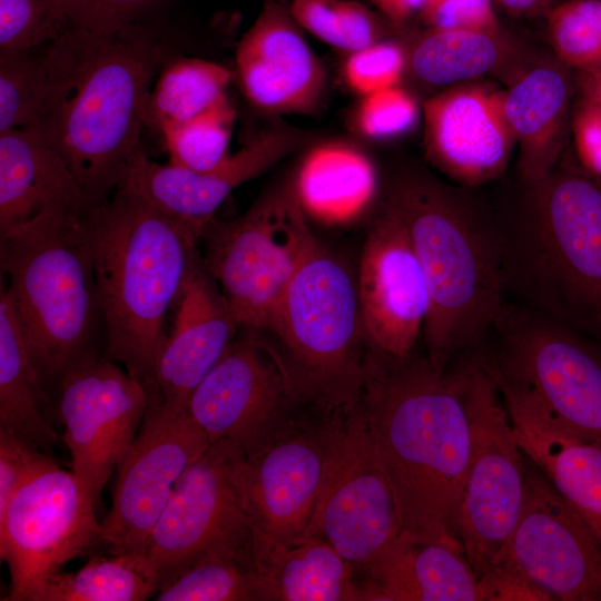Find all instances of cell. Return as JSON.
<instances>
[{
	"instance_id": "6da1fadb",
	"label": "cell",
	"mask_w": 601,
	"mask_h": 601,
	"mask_svg": "<svg viewBox=\"0 0 601 601\" xmlns=\"http://www.w3.org/2000/svg\"><path fill=\"white\" fill-rule=\"evenodd\" d=\"M177 13L109 35L73 26L49 42L51 83L33 124L73 174L89 206L111 198L140 146L156 77L186 56Z\"/></svg>"
},
{
	"instance_id": "7a4b0ae2",
	"label": "cell",
	"mask_w": 601,
	"mask_h": 601,
	"mask_svg": "<svg viewBox=\"0 0 601 601\" xmlns=\"http://www.w3.org/2000/svg\"><path fill=\"white\" fill-rule=\"evenodd\" d=\"M471 358L454 370L427 355L370 349L359 391L397 505L401 534L463 552L460 511L471 449Z\"/></svg>"
},
{
	"instance_id": "3957f363",
	"label": "cell",
	"mask_w": 601,
	"mask_h": 601,
	"mask_svg": "<svg viewBox=\"0 0 601 601\" xmlns=\"http://www.w3.org/2000/svg\"><path fill=\"white\" fill-rule=\"evenodd\" d=\"M85 228L106 335V357L158 401L156 365L165 322L201 256V229L122 184L89 206Z\"/></svg>"
},
{
	"instance_id": "277c9868",
	"label": "cell",
	"mask_w": 601,
	"mask_h": 601,
	"mask_svg": "<svg viewBox=\"0 0 601 601\" xmlns=\"http://www.w3.org/2000/svg\"><path fill=\"white\" fill-rule=\"evenodd\" d=\"M386 201L401 217L426 280V355L447 368L453 356L481 345L506 305L496 225L424 176L401 177Z\"/></svg>"
},
{
	"instance_id": "5b68a950",
	"label": "cell",
	"mask_w": 601,
	"mask_h": 601,
	"mask_svg": "<svg viewBox=\"0 0 601 601\" xmlns=\"http://www.w3.org/2000/svg\"><path fill=\"white\" fill-rule=\"evenodd\" d=\"M525 184L529 198L520 219L495 223L505 298L601 334V183L582 170L555 167Z\"/></svg>"
},
{
	"instance_id": "8992f818",
	"label": "cell",
	"mask_w": 601,
	"mask_h": 601,
	"mask_svg": "<svg viewBox=\"0 0 601 601\" xmlns=\"http://www.w3.org/2000/svg\"><path fill=\"white\" fill-rule=\"evenodd\" d=\"M86 210H48L0 234L1 272L45 385L97 356L102 318Z\"/></svg>"
},
{
	"instance_id": "52a82bcc",
	"label": "cell",
	"mask_w": 601,
	"mask_h": 601,
	"mask_svg": "<svg viewBox=\"0 0 601 601\" xmlns=\"http://www.w3.org/2000/svg\"><path fill=\"white\" fill-rule=\"evenodd\" d=\"M270 334L283 346L295 402L331 410L358 396L372 346L356 276L318 240L295 272Z\"/></svg>"
},
{
	"instance_id": "ba28073f",
	"label": "cell",
	"mask_w": 601,
	"mask_h": 601,
	"mask_svg": "<svg viewBox=\"0 0 601 601\" xmlns=\"http://www.w3.org/2000/svg\"><path fill=\"white\" fill-rule=\"evenodd\" d=\"M492 333L496 345L483 358L499 387L601 447V346L573 326L508 303Z\"/></svg>"
},
{
	"instance_id": "9c48e42d",
	"label": "cell",
	"mask_w": 601,
	"mask_h": 601,
	"mask_svg": "<svg viewBox=\"0 0 601 601\" xmlns=\"http://www.w3.org/2000/svg\"><path fill=\"white\" fill-rule=\"evenodd\" d=\"M292 184L262 195L240 217L211 218L201 260L239 328L273 331L285 292L317 238Z\"/></svg>"
},
{
	"instance_id": "30bf717a",
	"label": "cell",
	"mask_w": 601,
	"mask_h": 601,
	"mask_svg": "<svg viewBox=\"0 0 601 601\" xmlns=\"http://www.w3.org/2000/svg\"><path fill=\"white\" fill-rule=\"evenodd\" d=\"M471 449L460 511L463 552L477 580L501 561L525 491V454L482 355L467 385Z\"/></svg>"
},
{
	"instance_id": "8fae6325",
	"label": "cell",
	"mask_w": 601,
	"mask_h": 601,
	"mask_svg": "<svg viewBox=\"0 0 601 601\" xmlns=\"http://www.w3.org/2000/svg\"><path fill=\"white\" fill-rule=\"evenodd\" d=\"M333 411L325 424L324 480L304 536H319L352 565L364 566L400 534V516L359 395Z\"/></svg>"
},
{
	"instance_id": "7c38bea8",
	"label": "cell",
	"mask_w": 601,
	"mask_h": 601,
	"mask_svg": "<svg viewBox=\"0 0 601 601\" xmlns=\"http://www.w3.org/2000/svg\"><path fill=\"white\" fill-rule=\"evenodd\" d=\"M97 506L76 475L57 462L16 492L0 515V556L9 569L6 601H35L73 558L101 543Z\"/></svg>"
},
{
	"instance_id": "4fadbf2b",
	"label": "cell",
	"mask_w": 601,
	"mask_h": 601,
	"mask_svg": "<svg viewBox=\"0 0 601 601\" xmlns=\"http://www.w3.org/2000/svg\"><path fill=\"white\" fill-rule=\"evenodd\" d=\"M245 455L230 442L211 443L178 479L145 550L160 579L208 552H230L254 563L240 485Z\"/></svg>"
},
{
	"instance_id": "5bb4252c",
	"label": "cell",
	"mask_w": 601,
	"mask_h": 601,
	"mask_svg": "<svg viewBox=\"0 0 601 601\" xmlns=\"http://www.w3.org/2000/svg\"><path fill=\"white\" fill-rule=\"evenodd\" d=\"M150 400L120 364L98 355L58 382L56 415L71 471L98 508L100 495L134 442Z\"/></svg>"
},
{
	"instance_id": "9a60e30c",
	"label": "cell",
	"mask_w": 601,
	"mask_h": 601,
	"mask_svg": "<svg viewBox=\"0 0 601 601\" xmlns=\"http://www.w3.org/2000/svg\"><path fill=\"white\" fill-rule=\"evenodd\" d=\"M209 446L186 410L149 403L137 436L116 469L101 543L111 553H145L176 482Z\"/></svg>"
},
{
	"instance_id": "2e32d148",
	"label": "cell",
	"mask_w": 601,
	"mask_h": 601,
	"mask_svg": "<svg viewBox=\"0 0 601 601\" xmlns=\"http://www.w3.org/2000/svg\"><path fill=\"white\" fill-rule=\"evenodd\" d=\"M240 329L193 391L186 411L210 444L227 441L248 454L277 432L274 426L295 401L279 351L262 332Z\"/></svg>"
},
{
	"instance_id": "e0dca14e",
	"label": "cell",
	"mask_w": 601,
	"mask_h": 601,
	"mask_svg": "<svg viewBox=\"0 0 601 601\" xmlns=\"http://www.w3.org/2000/svg\"><path fill=\"white\" fill-rule=\"evenodd\" d=\"M502 560L554 600L601 601V544L526 455L524 501Z\"/></svg>"
},
{
	"instance_id": "ac0fdd59",
	"label": "cell",
	"mask_w": 601,
	"mask_h": 601,
	"mask_svg": "<svg viewBox=\"0 0 601 601\" xmlns=\"http://www.w3.org/2000/svg\"><path fill=\"white\" fill-rule=\"evenodd\" d=\"M356 282L370 345L395 357L411 355L423 335L428 292L406 228L387 201L367 231Z\"/></svg>"
},
{
	"instance_id": "d6986e66",
	"label": "cell",
	"mask_w": 601,
	"mask_h": 601,
	"mask_svg": "<svg viewBox=\"0 0 601 601\" xmlns=\"http://www.w3.org/2000/svg\"><path fill=\"white\" fill-rule=\"evenodd\" d=\"M327 461L325 426L277 431L245 455L240 485L253 530V552L264 544L304 536L323 484Z\"/></svg>"
},
{
	"instance_id": "ffe728a7",
	"label": "cell",
	"mask_w": 601,
	"mask_h": 601,
	"mask_svg": "<svg viewBox=\"0 0 601 601\" xmlns=\"http://www.w3.org/2000/svg\"><path fill=\"white\" fill-rule=\"evenodd\" d=\"M246 99L270 115H309L319 108L326 72L287 6L264 0L236 48Z\"/></svg>"
},
{
	"instance_id": "44dd1931",
	"label": "cell",
	"mask_w": 601,
	"mask_h": 601,
	"mask_svg": "<svg viewBox=\"0 0 601 601\" xmlns=\"http://www.w3.org/2000/svg\"><path fill=\"white\" fill-rule=\"evenodd\" d=\"M427 160L450 179L480 186L505 171L515 139L502 110V91L461 83L423 106Z\"/></svg>"
},
{
	"instance_id": "7402d4cb",
	"label": "cell",
	"mask_w": 601,
	"mask_h": 601,
	"mask_svg": "<svg viewBox=\"0 0 601 601\" xmlns=\"http://www.w3.org/2000/svg\"><path fill=\"white\" fill-rule=\"evenodd\" d=\"M305 139L299 130L274 127L255 135L238 151L204 171L155 162L140 147L129 164L124 184L203 231L234 189L270 169L298 149Z\"/></svg>"
},
{
	"instance_id": "603a6c76",
	"label": "cell",
	"mask_w": 601,
	"mask_h": 601,
	"mask_svg": "<svg viewBox=\"0 0 601 601\" xmlns=\"http://www.w3.org/2000/svg\"><path fill=\"white\" fill-rule=\"evenodd\" d=\"M238 329L200 258L177 300L173 328L158 356L157 402L186 410L190 394L225 355Z\"/></svg>"
},
{
	"instance_id": "cb8c5ba5",
	"label": "cell",
	"mask_w": 601,
	"mask_h": 601,
	"mask_svg": "<svg viewBox=\"0 0 601 601\" xmlns=\"http://www.w3.org/2000/svg\"><path fill=\"white\" fill-rule=\"evenodd\" d=\"M500 392L524 454L601 544V447L571 434L513 393Z\"/></svg>"
},
{
	"instance_id": "d4e9b609",
	"label": "cell",
	"mask_w": 601,
	"mask_h": 601,
	"mask_svg": "<svg viewBox=\"0 0 601 601\" xmlns=\"http://www.w3.org/2000/svg\"><path fill=\"white\" fill-rule=\"evenodd\" d=\"M574 78L566 66L541 65L502 91L505 121L519 147L524 183H535L558 164L571 122Z\"/></svg>"
},
{
	"instance_id": "484cf974",
	"label": "cell",
	"mask_w": 601,
	"mask_h": 601,
	"mask_svg": "<svg viewBox=\"0 0 601 601\" xmlns=\"http://www.w3.org/2000/svg\"><path fill=\"white\" fill-rule=\"evenodd\" d=\"M363 601H480L464 553L398 534L364 565Z\"/></svg>"
},
{
	"instance_id": "4316f807",
	"label": "cell",
	"mask_w": 601,
	"mask_h": 601,
	"mask_svg": "<svg viewBox=\"0 0 601 601\" xmlns=\"http://www.w3.org/2000/svg\"><path fill=\"white\" fill-rule=\"evenodd\" d=\"M88 207L73 174L52 147L26 129L0 131V234L48 210Z\"/></svg>"
},
{
	"instance_id": "83f0119b",
	"label": "cell",
	"mask_w": 601,
	"mask_h": 601,
	"mask_svg": "<svg viewBox=\"0 0 601 601\" xmlns=\"http://www.w3.org/2000/svg\"><path fill=\"white\" fill-rule=\"evenodd\" d=\"M253 560L258 600L363 601L352 564L319 536L259 545Z\"/></svg>"
},
{
	"instance_id": "f1b7e54d",
	"label": "cell",
	"mask_w": 601,
	"mask_h": 601,
	"mask_svg": "<svg viewBox=\"0 0 601 601\" xmlns=\"http://www.w3.org/2000/svg\"><path fill=\"white\" fill-rule=\"evenodd\" d=\"M292 187L307 218L344 224L370 208L377 190V175L374 164L359 148L325 142L306 154Z\"/></svg>"
},
{
	"instance_id": "f546056e",
	"label": "cell",
	"mask_w": 601,
	"mask_h": 601,
	"mask_svg": "<svg viewBox=\"0 0 601 601\" xmlns=\"http://www.w3.org/2000/svg\"><path fill=\"white\" fill-rule=\"evenodd\" d=\"M56 410L30 356L23 329L8 288L0 292V427L42 450L62 439L53 426Z\"/></svg>"
},
{
	"instance_id": "4dcf8cb0",
	"label": "cell",
	"mask_w": 601,
	"mask_h": 601,
	"mask_svg": "<svg viewBox=\"0 0 601 601\" xmlns=\"http://www.w3.org/2000/svg\"><path fill=\"white\" fill-rule=\"evenodd\" d=\"M508 48L501 30L428 28L406 49L407 68L427 85L456 86L496 69Z\"/></svg>"
},
{
	"instance_id": "1f68e13d",
	"label": "cell",
	"mask_w": 601,
	"mask_h": 601,
	"mask_svg": "<svg viewBox=\"0 0 601 601\" xmlns=\"http://www.w3.org/2000/svg\"><path fill=\"white\" fill-rule=\"evenodd\" d=\"M159 582L145 553L95 555L77 571L52 575L35 601H142L155 597Z\"/></svg>"
},
{
	"instance_id": "d6a6232c",
	"label": "cell",
	"mask_w": 601,
	"mask_h": 601,
	"mask_svg": "<svg viewBox=\"0 0 601 601\" xmlns=\"http://www.w3.org/2000/svg\"><path fill=\"white\" fill-rule=\"evenodd\" d=\"M231 73L224 66L181 56L157 76L145 106V127L160 135L215 105L226 96Z\"/></svg>"
},
{
	"instance_id": "836d02e7",
	"label": "cell",
	"mask_w": 601,
	"mask_h": 601,
	"mask_svg": "<svg viewBox=\"0 0 601 601\" xmlns=\"http://www.w3.org/2000/svg\"><path fill=\"white\" fill-rule=\"evenodd\" d=\"M157 601H249L257 599L256 572L249 559L208 552L161 577Z\"/></svg>"
},
{
	"instance_id": "e575fe53",
	"label": "cell",
	"mask_w": 601,
	"mask_h": 601,
	"mask_svg": "<svg viewBox=\"0 0 601 601\" xmlns=\"http://www.w3.org/2000/svg\"><path fill=\"white\" fill-rule=\"evenodd\" d=\"M48 43L0 50V131L28 129L39 115L50 89Z\"/></svg>"
},
{
	"instance_id": "d590c367",
	"label": "cell",
	"mask_w": 601,
	"mask_h": 601,
	"mask_svg": "<svg viewBox=\"0 0 601 601\" xmlns=\"http://www.w3.org/2000/svg\"><path fill=\"white\" fill-rule=\"evenodd\" d=\"M235 109L227 95L200 115L162 131L169 164L204 171L220 164L228 150Z\"/></svg>"
},
{
	"instance_id": "8d00e7d4",
	"label": "cell",
	"mask_w": 601,
	"mask_h": 601,
	"mask_svg": "<svg viewBox=\"0 0 601 601\" xmlns=\"http://www.w3.org/2000/svg\"><path fill=\"white\" fill-rule=\"evenodd\" d=\"M303 30L348 53L381 40L378 17L355 0H290L287 6Z\"/></svg>"
},
{
	"instance_id": "74e56055",
	"label": "cell",
	"mask_w": 601,
	"mask_h": 601,
	"mask_svg": "<svg viewBox=\"0 0 601 601\" xmlns=\"http://www.w3.org/2000/svg\"><path fill=\"white\" fill-rule=\"evenodd\" d=\"M559 60L578 70L601 66V0H564L546 13Z\"/></svg>"
},
{
	"instance_id": "f35d334b",
	"label": "cell",
	"mask_w": 601,
	"mask_h": 601,
	"mask_svg": "<svg viewBox=\"0 0 601 601\" xmlns=\"http://www.w3.org/2000/svg\"><path fill=\"white\" fill-rule=\"evenodd\" d=\"M72 27L61 0H0V50L38 47Z\"/></svg>"
},
{
	"instance_id": "ab89813d",
	"label": "cell",
	"mask_w": 601,
	"mask_h": 601,
	"mask_svg": "<svg viewBox=\"0 0 601 601\" xmlns=\"http://www.w3.org/2000/svg\"><path fill=\"white\" fill-rule=\"evenodd\" d=\"M73 26L109 35L134 23L177 13L184 0H61Z\"/></svg>"
},
{
	"instance_id": "60d3db41",
	"label": "cell",
	"mask_w": 601,
	"mask_h": 601,
	"mask_svg": "<svg viewBox=\"0 0 601 601\" xmlns=\"http://www.w3.org/2000/svg\"><path fill=\"white\" fill-rule=\"evenodd\" d=\"M406 68V49L395 41L378 40L348 55L343 78L352 91L364 97L400 85Z\"/></svg>"
},
{
	"instance_id": "b9f144b4",
	"label": "cell",
	"mask_w": 601,
	"mask_h": 601,
	"mask_svg": "<svg viewBox=\"0 0 601 601\" xmlns=\"http://www.w3.org/2000/svg\"><path fill=\"white\" fill-rule=\"evenodd\" d=\"M418 117L416 100L397 85L364 96L355 112V124L367 138L390 139L410 131Z\"/></svg>"
},
{
	"instance_id": "7bdbcfd3",
	"label": "cell",
	"mask_w": 601,
	"mask_h": 601,
	"mask_svg": "<svg viewBox=\"0 0 601 601\" xmlns=\"http://www.w3.org/2000/svg\"><path fill=\"white\" fill-rule=\"evenodd\" d=\"M14 432L0 427V515L30 477L56 461Z\"/></svg>"
},
{
	"instance_id": "ee69618b",
	"label": "cell",
	"mask_w": 601,
	"mask_h": 601,
	"mask_svg": "<svg viewBox=\"0 0 601 601\" xmlns=\"http://www.w3.org/2000/svg\"><path fill=\"white\" fill-rule=\"evenodd\" d=\"M493 0H428L421 13L428 28L500 29Z\"/></svg>"
},
{
	"instance_id": "f6af8a7d",
	"label": "cell",
	"mask_w": 601,
	"mask_h": 601,
	"mask_svg": "<svg viewBox=\"0 0 601 601\" xmlns=\"http://www.w3.org/2000/svg\"><path fill=\"white\" fill-rule=\"evenodd\" d=\"M480 601H550L553 597L515 564L502 560L477 580Z\"/></svg>"
},
{
	"instance_id": "bcb514c9",
	"label": "cell",
	"mask_w": 601,
	"mask_h": 601,
	"mask_svg": "<svg viewBox=\"0 0 601 601\" xmlns=\"http://www.w3.org/2000/svg\"><path fill=\"white\" fill-rule=\"evenodd\" d=\"M570 128L581 170L601 183V107L579 98Z\"/></svg>"
},
{
	"instance_id": "7dc6e473",
	"label": "cell",
	"mask_w": 601,
	"mask_h": 601,
	"mask_svg": "<svg viewBox=\"0 0 601 601\" xmlns=\"http://www.w3.org/2000/svg\"><path fill=\"white\" fill-rule=\"evenodd\" d=\"M393 24L400 26L421 14L428 0H370Z\"/></svg>"
},
{
	"instance_id": "c3c4849f",
	"label": "cell",
	"mask_w": 601,
	"mask_h": 601,
	"mask_svg": "<svg viewBox=\"0 0 601 601\" xmlns=\"http://www.w3.org/2000/svg\"><path fill=\"white\" fill-rule=\"evenodd\" d=\"M494 4L514 17L546 16L556 0H493Z\"/></svg>"
},
{
	"instance_id": "681fc988",
	"label": "cell",
	"mask_w": 601,
	"mask_h": 601,
	"mask_svg": "<svg viewBox=\"0 0 601 601\" xmlns=\"http://www.w3.org/2000/svg\"><path fill=\"white\" fill-rule=\"evenodd\" d=\"M574 86L580 98L601 107V66L578 70L574 77Z\"/></svg>"
}]
</instances>
